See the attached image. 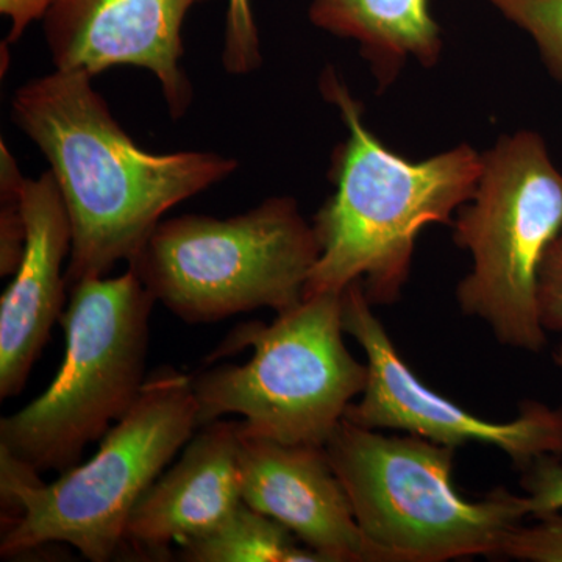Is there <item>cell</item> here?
<instances>
[{"label":"cell","instance_id":"5","mask_svg":"<svg viewBox=\"0 0 562 562\" xmlns=\"http://www.w3.org/2000/svg\"><path fill=\"white\" fill-rule=\"evenodd\" d=\"M344 335L342 292L303 299L269 325H238L209 361L243 349L254 350L250 360L191 376L199 427L238 414L244 435L325 447L368 386V364L350 353Z\"/></svg>","mask_w":562,"mask_h":562},{"label":"cell","instance_id":"9","mask_svg":"<svg viewBox=\"0 0 562 562\" xmlns=\"http://www.w3.org/2000/svg\"><path fill=\"white\" fill-rule=\"evenodd\" d=\"M342 325L368 358V386L346 417L369 430L406 431L442 446L479 442L495 447L525 471L543 457H562V408L525 402L519 416L491 422L430 390L403 361L372 310L362 281L342 291Z\"/></svg>","mask_w":562,"mask_h":562},{"label":"cell","instance_id":"14","mask_svg":"<svg viewBox=\"0 0 562 562\" xmlns=\"http://www.w3.org/2000/svg\"><path fill=\"white\" fill-rule=\"evenodd\" d=\"M308 13L322 31L358 41L382 83L394 79L405 58L431 66L441 52L428 0H312Z\"/></svg>","mask_w":562,"mask_h":562},{"label":"cell","instance_id":"18","mask_svg":"<svg viewBox=\"0 0 562 562\" xmlns=\"http://www.w3.org/2000/svg\"><path fill=\"white\" fill-rule=\"evenodd\" d=\"M261 63L260 33L250 0H228L222 65L233 76H246Z\"/></svg>","mask_w":562,"mask_h":562},{"label":"cell","instance_id":"7","mask_svg":"<svg viewBox=\"0 0 562 562\" xmlns=\"http://www.w3.org/2000/svg\"><path fill=\"white\" fill-rule=\"evenodd\" d=\"M319 255L297 202L272 198L227 220H162L128 268L179 319L210 324L260 308H294Z\"/></svg>","mask_w":562,"mask_h":562},{"label":"cell","instance_id":"17","mask_svg":"<svg viewBox=\"0 0 562 562\" xmlns=\"http://www.w3.org/2000/svg\"><path fill=\"white\" fill-rule=\"evenodd\" d=\"M508 20L530 33L550 72L562 83V0H491Z\"/></svg>","mask_w":562,"mask_h":562},{"label":"cell","instance_id":"20","mask_svg":"<svg viewBox=\"0 0 562 562\" xmlns=\"http://www.w3.org/2000/svg\"><path fill=\"white\" fill-rule=\"evenodd\" d=\"M554 361L562 369V346L554 351ZM522 487L527 492L528 512L532 519L562 509V462L560 457H543L525 469Z\"/></svg>","mask_w":562,"mask_h":562},{"label":"cell","instance_id":"2","mask_svg":"<svg viewBox=\"0 0 562 562\" xmlns=\"http://www.w3.org/2000/svg\"><path fill=\"white\" fill-rule=\"evenodd\" d=\"M321 88L341 111L349 138L333 154L335 194L314 216L321 255L303 299L362 281L372 305H391L408 280L417 235L428 224H450L453 211L471 201L483 157L460 146L430 160H405L366 128L360 103L335 70H325Z\"/></svg>","mask_w":562,"mask_h":562},{"label":"cell","instance_id":"1","mask_svg":"<svg viewBox=\"0 0 562 562\" xmlns=\"http://www.w3.org/2000/svg\"><path fill=\"white\" fill-rule=\"evenodd\" d=\"M11 120L49 161L68 210L69 290L128 265L169 210L238 169L216 151L140 149L85 70L55 69L22 85Z\"/></svg>","mask_w":562,"mask_h":562},{"label":"cell","instance_id":"8","mask_svg":"<svg viewBox=\"0 0 562 562\" xmlns=\"http://www.w3.org/2000/svg\"><path fill=\"white\" fill-rule=\"evenodd\" d=\"M454 221L472 272L458 284L462 312L483 321L503 346H547L538 310L543 255L562 231V173L538 133L519 132L483 155L479 187Z\"/></svg>","mask_w":562,"mask_h":562},{"label":"cell","instance_id":"10","mask_svg":"<svg viewBox=\"0 0 562 562\" xmlns=\"http://www.w3.org/2000/svg\"><path fill=\"white\" fill-rule=\"evenodd\" d=\"M209 0H54L43 18L55 69L94 77L114 66L147 69L160 81L173 120L194 98L181 66L183 24Z\"/></svg>","mask_w":562,"mask_h":562},{"label":"cell","instance_id":"13","mask_svg":"<svg viewBox=\"0 0 562 562\" xmlns=\"http://www.w3.org/2000/svg\"><path fill=\"white\" fill-rule=\"evenodd\" d=\"M133 509L124 546L166 552L220 527L243 501L241 420L203 425Z\"/></svg>","mask_w":562,"mask_h":562},{"label":"cell","instance_id":"19","mask_svg":"<svg viewBox=\"0 0 562 562\" xmlns=\"http://www.w3.org/2000/svg\"><path fill=\"white\" fill-rule=\"evenodd\" d=\"M502 557L527 562H562V514L535 517L531 525H517L505 543Z\"/></svg>","mask_w":562,"mask_h":562},{"label":"cell","instance_id":"4","mask_svg":"<svg viewBox=\"0 0 562 562\" xmlns=\"http://www.w3.org/2000/svg\"><path fill=\"white\" fill-rule=\"evenodd\" d=\"M324 449L371 562L502 557L509 532L530 516L525 495L505 490L465 501L452 483L457 449L420 436H387L344 419Z\"/></svg>","mask_w":562,"mask_h":562},{"label":"cell","instance_id":"16","mask_svg":"<svg viewBox=\"0 0 562 562\" xmlns=\"http://www.w3.org/2000/svg\"><path fill=\"white\" fill-rule=\"evenodd\" d=\"M25 177L7 144L0 143V276H13L25 247L22 194Z\"/></svg>","mask_w":562,"mask_h":562},{"label":"cell","instance_id":"11","mask_svg":"<svg viewBox=\"0 0 562 562\" xmlns=\"http://www.w3.org/2000/svg\"><path fill=\"white\" fill-rule=\"evenodd\" d=\"M241 468L244 503L284 525L324 562H371L349 495L324 447L243 432Z\"/></svg>","mask_w":562,"mask_h":562},{"label":"cell","instance_id":"3","mask_svg":"<svg viewBox=\"0 0 562 562\" xmlns=\"http://www.w3.org/2000/svg\"><path fill=\"white\" fill-rule=\"evenodd\" d=\"M199 428L191 376L162 368L144 383L138 401L101 439L98 453L54 483L0 449L3 558L49 543H68L91 562L124 547L125 531L144 492Z\"/></svg>","mask_w":562,"mask_h":562},{"label":"cell","instance_id":"22","mask_svg":"<svg viewBox=\"0 0 562 562\" xmlns=\"http://www.w3.org/2000/svg\"><path fill=\"white\" fill-rule=\"evenodd\" d=\"M54 0H0V13L9 16L11 29L7 43H16L35 21H43Z\"/></svg>","mask_w":562,"mask_h":562},{"label":"cell","instance_id":"21","mask_svg":"<svg viewBox=\"0 0 562 562\" xmlns=\"http://www.w3.org/2000/svg\"><path fill=\"white\" fill-rule=\"evenodd\" d=\"M538 310L543 330L562 331V231L550 243L539 268Z\"/></svg>","mask_w":562,"mask_h":562},{"label":"cell","instance_id":"6","mask_svg":"<svg viewBox=\"0 0 562 562\" xmlns=\"http://www.w3.org/2000/svg\"><path fill=\"white\" fill-rule=\"evenodd\" d=\"M155 303L132 268L74 284L60 319V371L35 401L2 417L0 449L38 473L76 468L138 401Z\"/></svg>","mask_w":562,"mask_h":562},{"label":"cell","instance_id":"15","mask_svg":"<svg viewBox=\"0 0 562 562\" xmlns=\"http://www.w3.org/2000/svg\"><path fill=\"white\" fill-rule=\"evenodd\" d=\"M188 562H324L284 525L241 503L209 535L180 546Z\"/></svg>","mask_w":562,"mask_h":562},{"label":"cell","instance_id":"12","mask_svg":"<svg viewBox=\"0 0 562 562\" xmlns=\"http://www.w3.org/2000/svg\"><path fill=\"white\" fill-rule=\"evenodd\" d=\"M25 247L0 299V398L21 394L52 327L65 306L66 258L72 231L60 188L50 171L25 179L22 194Z\"/></svg>","mask_w":562,"mask_h":562}]
</instances>
